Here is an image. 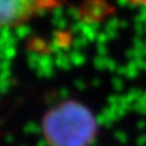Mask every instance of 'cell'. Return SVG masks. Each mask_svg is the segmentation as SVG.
Wrapping results in <instances>:
<instances>
[{
	"label": "cell",
	"mask_w": 146,
	"mask_h": 146,
	"mask_svg": "<svg viewBox=\"0 0 146 146\" xmlns=\"http://www.w3.org/2000/svg\"><path fill=\"white\" fill-rule=\"evenodd\" d=\"M42 128L50 146H89L97 133L96 119L90 109L74 100L50 109Z\"/></svg>",
	"instance_id": "cell-1"
},
{
	"label": "cell",
	"mask_w": 146,
	"mask_h": 146,
	"mask_svg": "<svg viewBox=\"0 0 146 146\" xmlns=\"http://www.w3.org/2000/svg\"><path fill=\"white\" fill-rule=\"evenodd\" d=\"M53 5V0H0L1 25L19 27Z\"/></svg>",
	"instance_id": "cell-2"
}]
</instances>
